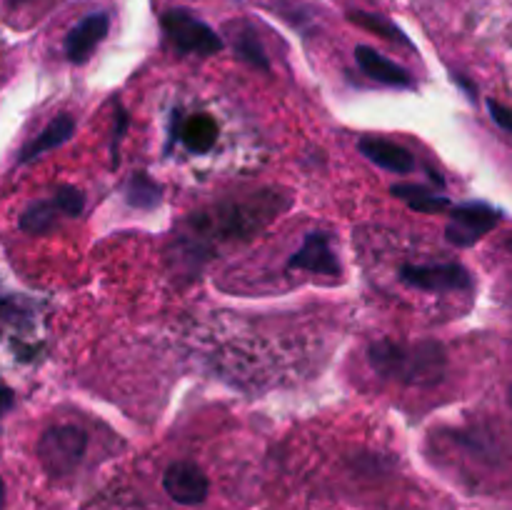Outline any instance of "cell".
I'll use <instances>...</instances> for the list:
<instances>
[{
  "instance_id": "1",
  "label": "cell",
  "mask_w": 512,
  "mask_h": 510,
  "mask_svg": "<svg viewBox=\"0 0 512 510\" xmlns=\"http://www.w3.org/2000/svg\"><path fill=\"white\" fill-rule=\"evenodd\" d=\"M368 360L375 373L405 385H433L445 373V350L433 340L415 345L378 340L368 348Z\"/></svg>"
},
{
  "instance_id": "2",
  "label": "cell",
  "mask_w": 512,
  "mask_h": 510,
  "mask_svg": "<svg viewBox=\"0 0 512 510\" xmlns=\"http://www.w3.org/2000/svg\"><path fill=\"white\" fill-rule=\"evenodd\" d=\"M288 200L283 195L273 193V190H263V193L253 195L245 200H230V203L218 205L213 215H193L190 223L205 230H218L223 238H248L263 230L270 220L278 218L288 208Z\"/></svg>"
},
{
  "instance_id": "3",
  "label": "cell",
  "mask_w": 512,
  "mask_h": 510,
  "mask_svg": "<svg viewBox=\"0 0 512 510\" xmlns=\"http://www.w3.org/2000/svg\"><path fill=\"white\" fill-rule=\"evenodd\" d=\"M88 450V435L78 425H53L38 440V460L50 478H68L75 473Z\"/></svg>"
},
{
  "instance_id": "4",
  "label": "cell",
  "mask_w": 512,
  "mask_h": 510,
  "mask_svg": "<svg viewBox=\"0 0 512 510\" xmlns=\"http://www.w3.org/2000/svg\"><path fill=\"white\" fill-rule=\"evenodd\" d=\"M160 25H163L165 35H168V40L175 45L178 53L215 55L225 48L223 38L188 10H168V13L160 15Z\"/></svg>"
},
{
  "instance_id": "5",
  "label": "cell",
  "mask_w": 512,
  "mask_h": 510,
  "mask_svg": "<svg viewBox=\"0 0 512 510\" xmlns=\"http://www.w3.org/2000/svg\"><path fill=\"white\" fill-rule=\"evenodd\" d=\"M450 210L453 213H450V223L445 228V238L458 248H470L500 223L498 210L485 203H465Z\"/></svg>"
},
{
  "instance_id": "6",
  "label": "cell",
  "mask_w": 512,
  "mask_h": 510,
  "mask_svg": "<svg viewBox=\"0 0 512 510\" xmlns=\"http://www.w3.org/2000/svg\"><path fill=\"white\" fill-rule=\"evenodd\" d=\"M400 280L410 288L428 290V293H453V290H468L473 285L468 270L458 263L403 265Z\"/></svg>"
},
{
  "instance_id": "7",
  "label": "cell",
  "mask_w": 512,
  "mask_h": 510,
  "mask_svg": "<svg viewBox=\"0 0 512 510\" xmlns=\"http://www.w3.org/2000/svg\"><path fill=\"white\" fill-rule=\"evenodd\" d=\"M163 488L178 505H200L208 500L210 480L203 468L188 460L170 463L163 473Z\"/></svg>"
},
{
  "instance_id": "8",
  "label": "cell",
  "mask_w": 512,
  "mask_h": 510,
  "mask_svg": "<svg viewBox=\"0 0 512 510\" xmlns=\"http://www.w3.org/2000/svg\"><path fill=\"white\" fill-rule=\"evenodd\" d=\"M290 270H308V273L320 275H340L338 255H335L330 238L325 233L305 235L300 250H295L288 260Z\"/></svg>"
},
{
  "instance_id": "9",
  "label": "cell",
  "mask_w": 512,
  "mask_h": 510,
  "mask_svg": "<svg viewBox=\"0 0 512 510\" xmlns=\"http://www.w3.org/2000/svg\"><path fill=\"white\" fill-rule=\"evenodd\" d=\"M110 30V18L105 13H90L75 25L73 30L65 38V58L70 63H85V60L93 55V50L98 48L105 40Z\"/></svg>"
},
{
  "instance_id": "10",
  "label": "cell",
  "mask_w": 512,
  "mask_h": 510,
  "mask_svg": "<svg viewBox=\"0 0 512 510\" xmlns=\"http://www.w3.org/2000/svg\"><path fill=\"white\" fill-rule=\"evenodd\" d=\"M355 60H358L360 70H363L368 78L378 80V83L393 85V88H413V75H410L403 65L385 58V55L378 53L375 48L358 45V48H355Z\"/></svg>"
},
{
  "instance_id": "11",
  "label": "cell",
  "mask_w": 512,
  "mask_h": 510,
  "mask_svg": "<svg viewBox=\"0 0 512 510\" xmlns=\"http://www.w3.org/2000/svg\"><path fill=\"white\" fill-rule=\"evenodd\" d=\"M358 150L370 163H375L383 170H390V173L405 175L415 168V158L410 155V150H405L398 143H390V140L363 138L358 143Z\"/></svg>"
},
{
  "instance_id": "12",
  "label": "cell",
  "mask_w": 512,
  "mask_h": 510,
  "mask_svg": "<svg viewBox=\"0 0 512 510\" xmlns=\"http://www.w3.org/2000/svg\"><path fill=\"white\" fill-rule=\"evenodd\" d=\"M73 135H75V120L65 113L58 115V118L50 120V123L45 125V128L40 130V133L35 135V138L30 140L23 150H20L18 163H30V160H35L38 155H43V153H48V150L58 148V145L68 143Z\"/></svg>"
},
{
  "instance_id": "13",
  "label": "cell",
  "mask_w": 512,
  "mask_h": 510,
  "mask_svg": "<svg viewBox=\"0 0 512 510\" xmlns=\"http://www.w3.org/2000/svg\"><path fill=\"white\" fill-rule=\"evenodd\" d=\"M178 135L190 153H208V150H213L215 140H218V123L210 115L198 113L185 120Z\"/></svg>"
},
{
  "instance_id": "14",
  "label": "cell",
  "mask_w": 512,
  "mask_h": 510,
  "mask_svg": "<svg viewBox=\"0 0 512 510\" xmlns=\"http://www.w3.org/2000/svg\"><path fill=\"white\" fill-rule=\"evenodd\" d=\"M230 30H233L235 55H238L240 60H245L248 65H253V68L268 73L270 63H268V55H265V48H263V43H260L258 33H255L248 23L230 25Z\"/></svg>"
},
{
  "instance_id": "15",
  "label": "cell",
  "mask_w": 512,
  "mask_h": 510,
  "mask_svg": "<svg viewBox=\"0 0 512 510\" xmlns=\"http://www.w3.org/2000/svg\"><path fill=\"white\" fill-rule=\"evenodd\" d=\"M58 215H63V213L58 210L55 200H35V203H30L28 208L23 210L18 225L23 233L45 235L55 228V223H58Z\"/></svg>"
},
{
  "instance_id": "16",
  "label": "cell",
  "mask_w": 512,
  "mask_h": 510,
  "mask_svg": "<svg viewBox=\"0 0 512 510\" xmlns=\"http://www.w3.org/2000/svg\"><path fill=\"white\" fill-rule=\"evenodd\" d=\"M348 20L353 25H358V28L368 30V33H375V35H380V38L390 40V43H400L403 48H410V50L415 48V45L410 43L408 35H405L403 30L393 23V20L385 18V15L365 13V10H353V13H348Z\"/></svg>"
},
{
  "instance_id": "17",
  "label": "cell",
  "mask_w": 512,
  "mask_h": 510,
  "mask_svg": "<svg viewBox=\"0 0 512 510\" xmlns=\"http://www.w3.org/2000/svg\"><path fill=\"white\" fill-rule=\"evenodd\" d=\"M160 185L155 180H150L145 173L130 175L128 185H125V200L128 205L138 210H150L160 203Z\"/></svg>"
},
{
  "instance_id": "18",
  "label": "cell",
  "mask_w": 512,
  "mask_h": 510,
  "mask_svg": "<svg viewBox=\"0 0 512 510\" xmlns=\"http://www.w3.org/2000/svg\"><path fill=\"white\" fill-rule=\"evenodd\" d=\"M53 200L55 205H58L60 213L68 215V218H78V215L85 210L83 190H78L75 185H60V188L55 190Z\"/></svg>"
},
{
  "instance_id": "19",
  "label": "cell",
  "mask_w": 512,
  "mask_h": 510,
  "mask_svg": "<svg viewBox=\"0 0 512 510\" xmlns=\"http://www.w3.org/2000/svg\"><path fill=\"white\" fill-rule=\"evenodd\" d=\"M128 130V110L118 105V115H115V130H113V143H110V158H113V168L120 165V143Z\"/></svg>"
},
{
  "instance_id": "20",
  "label": "cell",
  "mask_w": 512,
  "mask_h": 510,
  "mask_svg": "<svg viewBox=\"0 0 512 510\" xmlns=\"http://www.w3.org/2000/svg\"><path fill=\"white\" fill-rule=\"evenodd\" d=\"M488 110H490V115H493V120L500 125V128L510 130V133H512V110L510 108L500 105L498 100H488Z\"/></svg>"
},
{
  "instance_id": "21",
  "label": "cell",
  "mask_w": 512,
  "mask_h": 510,
  "mask_svg": "<svg viewBox=\"0 0 512 510\" xmlns=\"http://www.w3.org/2000/svg\"><path fill=\"white\" fill-rule=\"evenodd\" d=\"M13 400H15L13 390L3 388V385H0V418H3V415L8 413L10 408H13Z\"/></svg>"
},
{
  "instance_id": "22",
  "label": "cell",
  "mask_w": 512,
  "mask_h": 510,
  "mask_svg": "<svg viewBox=\"0 0 512 510\" xmlns=\"http://www.w3.org/2000/svg\"><path fill=\"white\" fill-rule=\"evenodd\" d=\"M3 505H5V485L3 480H0V510H3Z\"/></svg>"
},
{
  "instance_id": "23",
  "label": "cell",
  "mask_w": 512,
  "mask_h": 510,
  "mask_svg": "<svg viewBox=\"0 0 512 510\" xmlns=\"http://www.w3.org/2000/svg\"><path fill=\"white\" fill-rule=\"evenodd\" d=\"M10 5H23V3H30V0H8Z\"/></svg>"
}]
</instances>
